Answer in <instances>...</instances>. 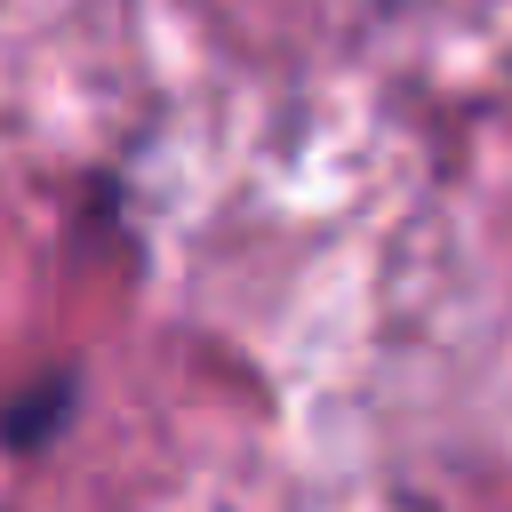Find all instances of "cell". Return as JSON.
I'll use <instances>...</instances> for the list:
<instances>
[{
  "label": "cell",
  "instance_id": "cell-1",
  "mask_svg": "<svg viewBox=\"0 0 512 512\" xmlns=\"http://www.w3.org/2000/svg\"><path fill=\"white\" fill-rule=\"evenodd\" d=\"M64 408H72V376H40V392H32V400H16V408L0 416V432H8L16 448H32V440H40V424H48V416H64Z\"/></svg>",
  "mask_w": 512,
  "mask_h": 512
}]
</instances>
